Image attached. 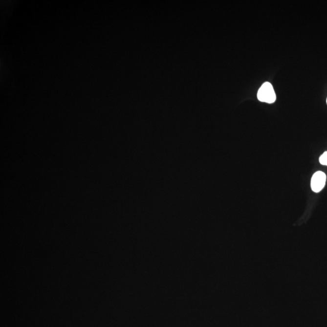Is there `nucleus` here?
<instances>
[{"mask_svg":"<svg viewBox=\"0 0 327 327\" xmlns=\"http://www.w3.org/2000/svg\"><path fill=\"white\" fill-rule=\"evenodd\" d=\"M327 176L323 172H316L311 177V187L314 192L319 193L326 186Z\"/></svg>","mask_w":327,"mask_h":327,"instance_id":"nucleus-2","label":"nucleus"},{"mask_svg":"<svg viewBox=\"0 0 327 327\" xmlns=\"http://www.w3.org/2000/svg\"><path fill=\"white\" fill-rule=\"evenodd\" d=\"M258 98L261 102L272 104L275 102L276 95L270 83H263L258 92Z\"/></svg>","mask_w":327,"mask_h":327,"instance_id":"nucleus-1","label":"nucleus"},{"mask_svg":"<svg viewBox=\"0 0 327 327\" xmlns=\"http://www.w3.org/2000/svg\"></svg>","mask_w":327,"mask_h":327,"instance_id":"nucleus-4","label":"nucleus"},{"mask_svg":"<svg viewBox=\"0 0 327 327\" xmlns=\"http://www.w3.org/2000/svg\"><path fill=\"white\" fill-rule=\"evenodd\" d=\"M319 162L322 165L327 166V152H324L319 158Z\"/></svg>","mask_w":327,"mask_h":327,"instance_id":"nucleus-3","label":"nucleus"}]
</instances>
